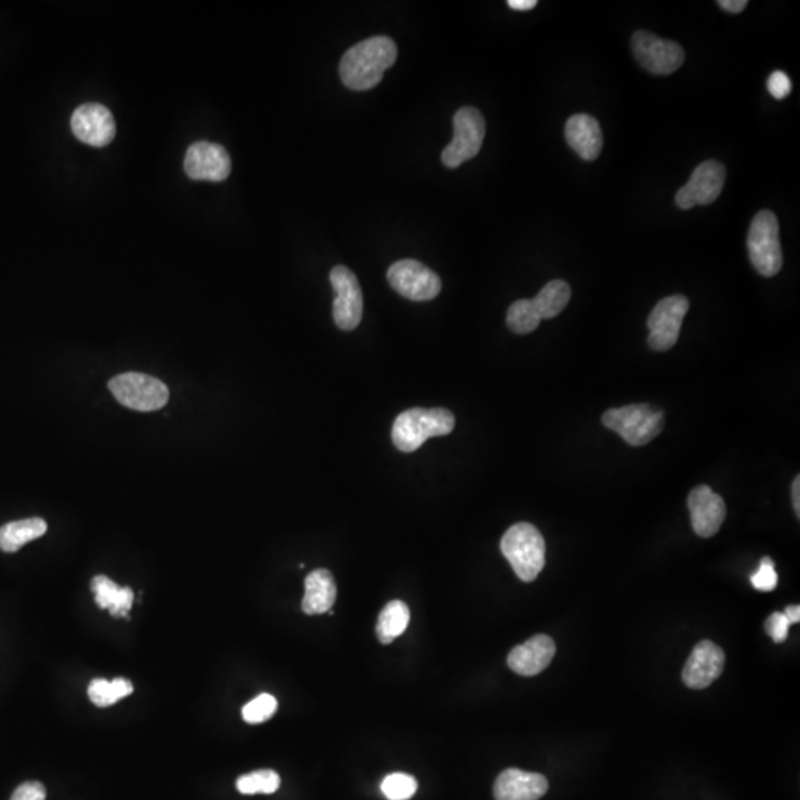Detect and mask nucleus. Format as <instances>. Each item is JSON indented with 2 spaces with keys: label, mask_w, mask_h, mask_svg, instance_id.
Returning <instances> with one entry per match:
<instances>
[{
  "label": "nucleus",
  "mask_w": 800,
  "mask_h": 800,
  "mask_svg": "<svg viewBox=\"0 0 800 800\" xmlns=\"http://www.w3.org/2000/svg\"><path fill=\"white\" fill-rule=\"evenodd\" d=\"M750 261L763 278H772L783 267L780 227L774 212L760 211L750 224L747 236Z\"/></svg>",
  "instance_id": "5"
},
{
  "label": "nucleus",
  "mask_w": 800,
  "mask_h": 800,
  "mask_svg": "<svg viewBox=\"0 0 800 800\" xmlns=\"http://www.w3.org/2000/svg\"><path fill=\"white\" fill-rule=\"evenodd\" d=\"M48 525L40 518L15 520L0 528V550L15 553L30 541L45 535Z\"/></svg>",
  "instance_id": "22"
},
{
  "label": "nucleus",
  "mask_w": 800,
  "mask_h": 800,
  "mask_svg": "<svg viewBox=\"0 0 800 800\" xmlns=\"http://www.w3.org/2000/svg\"><path fill=\"white\" fill-rule=\"evenodd\" d=\"M276 710H278L276 698L270 694H261L243 707L242 716L246 722L257 725V723H263L273 718Z\"/></svg>",
  "instance_id": "29"
},
{
  "label": "nucleus",
  "mask_w": 800,
  "mask_h": 800,
  "mask_svg": "<svg viewBox=\"0 0 800 800\" xmlns=\"http://www.w3.org/2000/svg\"><path fill=\"white\" fill-rule=\"evenodd\" d=\"M46 790L39 781H27L15 789L11 800H45Z\"/></svg>",
  "instance_id": "33"
},
{
  "label": "nucleus",
  "mask_w": 800,
  "mask_h": 800,
  "mask_svg": "<svg viewBox=\"0 0 800 800\" xmlns=\"http://www.w3.org/2000/svg\"><path fill=\"white\" fill-rule=\"evenodd\" d=\"M688 509L691 512L692 528L698 537H713L725 522V501L710 486H697L689 494Z\"/></svg>",
  "instance_id": "15"
},
{
  "label": "nucleus",
  "mask_w": 800,
  "mask_h": 800,
  "mask_svg": "<svg viewBox=\"0 0 800 800\" xmlns=\"http://www.w3.org/2000/svg\"><path fill=\"white\" fill-rule=\"evenodd\" d=\"M555 654L556 645L553 639L546 635H537L513 648L507 664L520 676L540 675L552 663Z\"/></svg>",
  "instance_id": "18"
},
{
  "label": "nucleus",
  "mask_w": 800,
  "mask_h": 800,
  "mask_svg": "<svg viewBox=\"0 0 800 800\" xmlns=\"http://www.w3.org/2000/svg\"><path fill=\"white\" fill-rule=\"evenodd\" d=\"M784 614H786V617L789 618L790 623L792 624L799 623L800 606L799 605L789 606V608L786 609V612H784Z\"/></svg>",
  "instance_id": "37"
},
{
  "label": "nucleus",
  "mask_w": 800,
  "mask_h": 800,
  "mask_svg": "<svg viewBox=\"0 0 800 800\" xmlns=\"http://www.w3.org/2000/svg\"><path fill=\"white\" fill-rule=\"evenodd\" d=\"M109 389L122 405L134 411H158L169 400L168 387L162 381L140 372L116 375L109 381Z\"/></svg>",
  "instance_id": "6"
},
{
  "label": "nucleus",
  "mask_w": 800,
  "mask_h": 800,
  "mask_svg": "<svg viewBox=\"0 0 800 800\" xmlns=\"http://www.w3.org/2000/svg\"><path fill=\"white\" fill-rule=\"evenodd\" d=\"M454 427L455 418L448 409H408L396 418L392 439L399 451L414 452L427 439L449 435Z\"/></svg>",
  "instance_id": "2"
},
{
  "label": "nucleus",
  "mask_w": 800,
  "mask_h": 800,
  "mask_svg": "<svg viewBox=\"0 0 800 800\" xmlns=\"http://www.w3.org/2000/svg\"><path fill=\"white\" fill-rule=\"evenodd\" d=\"M486 126L482 113L475 107H463L454 116V138L442 152L446 168H458L475 158L482 149Z\"/></svg>",
  "instance_id": "7"
},
{
  "label": "nucleus",
  "mask_w": 800,
  "mask_h": 800,
  "mask_svg": "<svg viewBox=\"0 0 800 800\" xmlns=\"http://www.w3.org/2000/svg\"><path fill=\"white\" fill-rule=\"evenodd\" d=\"M304 593L301 608L307 615H319L329 612L337 600V584L334 575L328 569H316L310 572L304 581Z\"/></svg>",
  "instance_id": "20"
},
{
  "label": "nucleus",
  "mask_w": 800,
  "mask_h": 800,
  "mask_svg": "<svg viewBox=\"0 0 800 800\" xmlns=\"http://www.w3.org/2000/svg\"><path fill=\"white\" fill-rule=\"evenodd\" d=\"M95 602L101 609H109L113 617H126L134 603V592L129 587H119L106 575H97L91 583Z\"/></svg>",
  "instance_id": "21"
},
{
  "label": "nucleus",
  "mask_w": 800,
  "mask_h": 800,
  "mask_svg": "<svg viewBox=\"0 0 800 800\" xmlns=\"http://www.w3.org/2000/svg\"><path fill=\"white\" fill-rule=\"evenodd\" d=\"M541 318L532 300H519L507 312V325L515 334H531L540 326Z\"/></svg>",
  "instance_id": "26"
},
{
  "label": "nucleus",
  "mask_w": 800,
  "mask_h": 800,
  "mask_svg": "<svg viewBox=\"0 0 800 800\" xmlns=\"http://www.w3.org/2000/svg\"><path fill=\"white\" fill-rule=\"evenodd\" d=\"M800 478L796 476L795 482L792 486L793 507H795L796 515L800 516Z\"/></svg>",
  "instance_id": "36"
},
{
  "label": "nucleus",
  "mask_w": 800,
  "mask_h": 800,
  "mask_svg": "<svg viewBox=\"0 0 800 800\" xmlns=\"http://www.w3.org/2000/svg\"><path fill=\"white\" fill-rule=\"evenodd\" d=\"M726 168L718 160H706L692 172L688 184L676 195V205L680 209H691L694 206L712 205L722 193L725 186Z\"/></svg>",
  "instance_id": "12"
},
{
  "label": "nucleus",
  "mask_w": 800,
  "mask_h": 800,
  "mask_svg": "<svg viewBox=\"0 0 800 800\" xmlns=\"http://www.w3.org/2000/svg\"><path fill=\"white\" fill-rule=\"evenodd\" d=\"M571 300V286L565 280H552L547 283L537 297L532 298L541 320L553 319L560 315Z\"/></svg>",
  "instance_id": "24"
},
{
  "label": "nucleus",
  "mask_w": 800,
  "mask_h": 800,
  "mask_svg": "<svg viewBox=\"0 0 800 800\" xmlns=\"http://www.w3.org/2000/svg\"><path fill=\"white\" fill-rule=\"evenodd\" d=\"M723 667H725V654L722 648L710 640H703L695 646L691 657L683 667V682L688 688H707L722 675Z\"/></svg>",
  "instance_id": "16"
},
{
  "label": "nucleus",
  "mask_w": 800,
  "mask_h": 800,
  "mask_svg": "<svg viewBox=\"0 0 800 800\" xmlns=\"http://www.w3.org/2000/svg\"><path fill=\"white\" fill-rule=\"evenodd\" d=\"M418 783L412 775L395 772L387 775L381 783V792L389 800H408L417 792Z\"/></svg>",
  "instance_id": "28"
},
{
  "label": "nucleus",
  "mask_w": 800,
  "mask_h": 800,
  "mask_svg": "<svg viewBox=\"0 0 800 800\" xmlns=\"http://www.w3.org/2000/svg\"><path fill=\"white\" fill-rule=\"evenodd\" d=\"M718 5L725 11L732 12V14H740L741 11L746 9L749 2L747 0H719Z\"/></svg>",
  "instance_id": "34"
},
{
  "label": "nucleus",
  "mask_w": 800,
  "mask_h": 800,
  "mask_svg": "<svg viewBox=\"0 0 800 800\" xmlns=\"http://www.w3.org/2000/svg\"><path fill=\"white\" fill-rule=\"evenodd\" d=\"M398 46L387 36L356 43L340 61V76L353 91H368L383 79L384 72L395 64Z\"/></svg>",
  "instance_id": "1"
},
{
  "label": "nucleus",
  "mask_w": 800,
  "mask_h": 800,
  "mask_svg": "<svg viewBox=\"0 0 800 800\" xmlns=\"http://www.w3.org/2000/svg\"><path fill=\"white\" fill-rule=\"evenodd\" d=\"M236 787L242 795H257V793L272 795L280 787V777L278 772L272 769H260L239 777Z\"/></svg>",
  "instance_id": "27"
},
{
  "label": "nucleus",
  "mask_w": 800,
  "mask_h": 800,
  "mask_svg": "<svg viewBox=\"0 0 800 800\" xmlns=\"http://www.w3.org/2000/svg\"><path fill=\"white\" fill-rule=\"evenodd\" d=\"M329 278L335 292L332 307L335 323L343 331H353L358 328L363 316V295L359 280L346 266L334 267Z\"/></svg>",
  "instance_id": "11"
},
{
  "label": "nucleus",
  "mask_w": 800,
  "mask_h": 800,
  "mask_svg": "<svg viewBox=\"0 0 800 800\" xmlns=\"http://www.w3.org/2000/svg\"><path fill=\"white\" fill-rule=\"evenodd\" d=\"M390 285L411 301H430L438 297L442 282L435 272L417 260H400L387 272Z\"/></svg>",
  "instance_id": "10"
},
{
  "label": "nucleus",
  "mask_w": 800,
  "mask_h": 800,
  "mask_svg": "<svg viewBox=\"0 0 800 800\" xmlns=\"http://www.w3.org/2000/svg\"><path fill=\"white\" fill-rule=\"evenodd\" d=\"M184 169L192 180L220 183L232 172V159L220 144L199 141L187 150Z\"/></svg>",
  "instance_id": "13"
},
{
  "label": "nucleus",
  "mask_w": 800,
  "mask_h": 800,
  "mask_svg": "<svg viewBox=\"0 0 800 800\" xmlns=\"http://www.w3.org/2000/svg\"><path fill=\"white\" fill-rule=\"evenodd\" d=\"M501 552L525 583L534 581L546 563V543L541 532L531 523H516L507 529L501 540Z\"/></svg>",
  "instance_id": "3"
},
{
  "label": "nucleus",
  "mask_w": 800,
  "mask_h": 800,
  "mask_svg": "<svg viewBox=\"0 0 800 800\" xmlns=\"http://www.w3.org/2000/svg\"><path fill=\"white\" fill-rule=\"evenodd\" d=\"M507 5L515 11H531L537 6V0H509Z\"/></svg>",
  "instance_id": "35"
},
{
  "label": "nucleus",
  "mask_w": 800,
  "mask_h": 800,
  "mask_svg": "<svg viewBox=\"0 0 800 800\" xmlns=\"http://www.w3.org/2000/svg\"><path fill=\"white\" fill-rule=\"evenodd\" d=\"M409 618H411L409 608L402 600H392V602L387 603L383 611H381L377 627H375L378 640L384 645L392 643L393 640L405 632L409 624Z\"/></svg>",
  "instance_id": "23"
},
{
  "label": "nucleus",
  "mask_w": 800,
  "mask_h": 800,
  "mask_svg": "<svg viewBox=\"0 0 800 800\" xmlns=\"http://www.w3.org/2000/svg\"><path fill=\"white\" fill-rule=\"evenodd\" d=\"M752 584L760 592H772L777 587L778 575L771 558H763L756 574L752 575Z\"/></svg>",
  "instance_id": "30"
},
{
  "label": "nucleus",
  "mask_w": 800,
  "mask_h": 800,
  "mask_svg": "<svg viewBox=\"0 0 800 800\" xmlns=\"http://www.w3.org/2000/svg\"><path fill=\"white\" fill-rule=\"evenodd\" d=\"M73 134L82 143L92 147L109 146L116 135V123L112 113L103 104H82L72 116Z\"/></svg>",
  "instance_id": "14"
},
{
  "label": "nucleus",
  "mask_w": 800,
  "mask_h": 800,
  "mask_svg": "<svg viewBox=\"0 0 800 800\" xmlns=\"http://www.w3.org/2000/svg\"><path fill=\"white\" fill-rule=\"evenodd\" d=\"M790 626H792V623H790L784 612H774V614L769 615L765 623L766 633L777 643H783L787 639Z\"/></svg>",
  "instance_id": "31"
},
{
  "label": "nucleus",
  "mask_w": 800,
  "mask_h": 800,
  "mask_svg": "<svg viewBox=\"0 0 800 800\" xmlns=\"http://www.w3.org/2000/svg\"><path fill=\"white\" fill-rule=\"evenodd\" d=\"M134 692L131 680L116 678L113 680L94 679L88 686L89 700L98 707H109Z\"/></svg>",
  "instance_id": "25"
},
{
  "label": "nucleus",
  "mask_w": 800,
  "mask_h": 800,
  "mask_svg": "<svg viewBox=\"0 0 800 800\" xmlns=\"http://www.w3.org/2000/svg\"><path fill=\"white\" fill-rule=\"evenodd\" d=\"M566 143L584 160L599 158L603 147L602 129L598 120L593 116L574 115L568 119L565 126Z\"/></svg>",
  "instance_id": "19"
},
{
  "label": "nucleus",
  "mask_w": 800,
  "mask_h": 800,
  "mask_svg": "<svg viewBox=\"0 0 800 800\" xmlns=\"http://www.w3.org/2000/svg\"><path fill=\"white\" fill-rule=\"evenodd\" d=\"M768 91L775 100H784L792 92V80L784 72H774L768 78Z\"/></svg>",
  "instance_id": "32"
},
{
  "label": "nucleus",
  "mask_w": 800,
  "mask_h": 800,
  "mask_svg": "<svg viewBox=\"0 0 800 800\" xmlns=\"http://www.w3.org/2000/svg\"><path fill=\"white\" fill-rule=\"evenodd\" d=\"M689 310L688 298L672 295L664 298L648 318V344L655 352H667L679 340L683 319Z\"/></svg>",
  "instance_id": "9"
},
{
  "label": "nucleus",
  "mask_w": 800,
  "mask_h": 800,
  "mask_svg": "<svg viewBox=\"0 0 800 800\" xmlns=\"http://www.w3.org/2000/svg\"><path fill=\"white\" fill-rule=\"evenodd\" d=\"M549 790V781L537 772L510 768L498 775L494 786L495 800H538Z\"/></svg>",
  "instance_id": "17"
},
{
  "label": "nucleus",
  "mask_w": 800,
  "mask_h": 800,
  "mask_svg": "<svg viewBox=\"0 0 800 800\" xmlns=\"http://www.w3.org/2000/svg\"><path fill=\"white\" fill-rule=\"evenodd\" d=\"M602 423L629 445L643 446L657 438L664 429V414L648 403H636L608 409L603 414Z\"/></svg>",
  "instance_id": "4"
},
{
  "label": "nucleus",
  "mask_w": 800,
  "mask_h": 800,
  "mask_svg": "<svg viewBox=\"0 0 800 800\" xmlns=\"http://www.w3.org/2000/svg\"><path fill=\"white\" fill-rule=\"evenodd\" d=\"M632 49L640 66L652 75H672L685 61V51L679 43L660 39L645 30L633 35Z\"/></svg>",
  "instance_id": "8"
}]
</instances>
